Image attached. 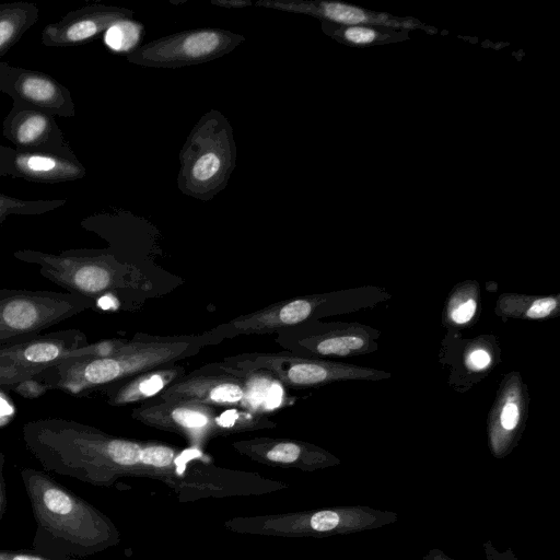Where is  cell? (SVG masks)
<instances>
[{
	"label": "cell",
	"instance_id": "4316f807",
	"mask_svg": "<svg viewBox=\"0 0 560 560\" xmlns=\"http://www.w3.org/2000/svg\"><path fill=\"white\" fill-rule=\"evenodd\" d=\"M490 355L487 351L478 349L470 353L468 365L474 370H481L490 363Z\"/></svg>",
	"mask_w": 560,
	"mask_h": 560
},
{
	"label": "cell",
	"instance_id": "ffe728a7",
	"mask_svg": "<svg viewBox=\"0 0 560 560\" xmlns=\"http://www.w3.org/2000/svg\"><path fill=\"white\" fill-rule=\"evenodd\" d=\"M0 560H78L74 558H50L34 550L0 549Z\"/></svg>",
	"mask_w": 560,
	"mask_h": 560
},
{
	"label": "cell",
	"instance_id": "8fae6325",
	"mask_svg": "<svg viewBox=\"0 0 560 560\" xmlns=\"http://www.w3.org/2000/svg\"><path fill=\"white\" fill-rule=\"evenodd\" d=\"M141 447L133 442L110 438L109 455L114 465L119 467L135 466L140 463Z\"/></svg>",
	"mask_w": 560,
	"mask_h": 560
},
{
	"label": "cell",
	"instance_id": "ac0fdd59",
	"mask_svg": "<svg viewBox=\"0 0 560 560\" xmlns=\"http://www.w3.org/2000/svg\"><path fill=\"white\" fill-rule=\"evenodd\" d=\"M301 455V447L294 443H280L267 453V458L278 463H293Z\"/></svg>",
	"mask_w": 560,
	"mask_h": 560
},
{
	"label": "cell",
	"instance_id": "6da1fadb",
	"mask_svg": "<svg viewBox=\"0 0 560 560\" xmlns=\"http://www.w3.org/2000/svg\"><path fill=\"white\" fill-rule=\"evenodd\" d=\"M36 528L33 550L50 558L83 557L100 550L109 538L102 515L48 472L21 470Z\"/></svg>",
	"mask_w": 560,
	"mask_h": 560
},
{
	"label": "cell",
	"instance_id": "30bf717a",
	"mask_svg": "<svg viewBox=\"0 0 560 560\" xmlns=\"http://www.w3.org/2000/svg\"><path fill=\"white\" fill-rule=\"evenodd\" d=\"M328 374V370L320 364L301 362L287 370L285 380L292 384L312 385L325 381Z\"/></svg>",
	"mask_w": 560,
	"mask_h": 560
},
{
	"label": "cell",
	"instance_id": "5b68a950",
	"mask_svg": "<svg viewBox=\"0 0 560 560\" xmlns=\"http://www.w3.org/2000/svg\"><path fill=\"white\" fill-rule=\"evenodd\" d=\"M171 348L119 346L107 355L70 360L49 368L35 376L48 389H59L71 395H84L96 387L112 383L170 355Z\"/></svg>",
	"mask_w": 560,
	"mask_h": 560
},
{
	"label": "cell",
	"instance_id": "7402d4cb",
	"mask_svg": "<svg viewBox=\"0 0 560 560\" xmlns=\"http://www.w3.org/2000/svg\"><path fill=\"white\" fill-rule=\"evenodd\" d=\"M482 550L487 560H520L511 548L499 550L491 540L482 544Z\"/></svg>",
	"mask_w": 560,
	"mask_h": 560
},
{
	"label": "cell",
	"instance_id": "f1b7e54d",
	"mask_svg": "<svg viewBox=\"0 0 560 560\" xmlns=\"http://www.w3.org/2000/svg\"><path fill=\"white\" fill-rule=\"evenodd\" d=\"M14 24L8 20H0V47L3 46L14 34Z\"/></svg>",
	"mask_w": 560,
	"mask_h": 560
},
{
	"label": "cell",
	"instance_id": "cb8c5ba5",
	"mask_svg": "<svg viewBox=\"0 0 560 560\" xmlns=\"http://www.w3.org/2000/svg\"><path fill=\"white\" fill-rule=\"evenodd\" d=\"M501 425L503 429L511 431L515 429L518 422V409L513 402H508L501 412Z\"/></svg>",
	"mask_w": 560,
	"mask_h": 560
},
{
	"label": "cell",
	"instance_id": "d6986e66",
	"mask_svg": "<svg viewBox=\"0 0 560 560\" xmlns=\"http://www.w3.org/2000/svg\"><path fill=\"white\" fill-rule=\"evenodd\" d=\"M24 398H37L48 390V387L36 377L24 381L11 389Z\"/></svg>",
	"mask_w": 560,
	"mask_h": 560
},
{
	"label": "cell",
	"instance_id": "e0dca14e",
	"mask_svg": "<svg viewBox=\"0 0 560 560\" xmlns=\"http://www.w3.org/2000/svg\"><path fill=\"white\" fill-rule=\"evenodd\" d=\"M174 458V452L166 446H148L141 450L140 463L154 466L166 467Z\"/></svg>",
	"mask_w": 560,
	"mask_h": 560
},
{
	"label": "cell",
	"instance_id": "83f0119b",
	"mask_svg": "<svg viewBox=\"0 0 560 560\" xmlns=\"http://www.w3.org/2000/svg\"><path fill=\"white\" fill-rule=\"evenodd\" d=\"M4 462V454L0 451V521L3 518L8 506L7 488L3 477Z\"/></svg>",
	"mask_w": 560,
	"mask_h": 560
},
{
	"label": "cell",
	"instance_id": "277c9868",
	"mask_svg": "<svg viewBox=\"0 0 560 560\" xmlns=\"http://www.w3.org/2000/svg\"><path fill=\"white\" fill-rule=\"evenodd\" d=\"M92 302L71 292L0 288V346L39 335Z\"/></svg>",
	"mask_w": 560,
	"mask_h": 560
},
{
	"label": "cell",
	"instance_id": "44dd1931",
	"mask_svg": "<svg viewBox=\"0 0 560 560\" xmlns=\"http://www.w3.org/2000/svg\"><path fill=\"white\" fill-rule=\"evenodd\" d=\"M557 306V301L551 298L539 299L535 301L526 312L529 318H544L548 316Z\"/></svg>",
	"mask_w": 560,
	"mask_h": 560
},
{
	"label": "cell",
	"instance_id": "8992f818",
	"mask_svg": "<svg viewBox=\"0 0 560 560\" xmlns=\"http://www.w3.org/2000/svg\"><path fill=\"white\" fill-rule=\"evenodd\" d=\"M245 42L242 34L202 27L183 31L140 45L127 55L130 62L151 68H179L211 61Z\"/></svg>",
	"mask_w": 560,
	"mask_h": 560
},
{
	"label": "cell",
	"instance_id": "d4e9b609",
	"mask_svg": "<svg viewBox=\"0 0 560 560\" xmlns=\"http://www.w3.org/2000/svg\"><path fill=\"white\" fill-rule=\"evenodd\" d=\"M476 302L468 300L464 304L459 305L453 313L452 318L455 323L463 324L468 322L475 314Z\"/></svg>",
	"mask_w": 560,
	"mask_h": 560
},
{
	"label": "cell",
	"instance_id": "2e32d148",
	"mask_svg": "<svg viewBox=\"0 0 560 560\" xmlns=\"http://www.w3.org/2000/svg\"><path fill=\"white\" fill-rule=\"evenodd\" d=\"M47 120L42 115L30 116L18 129V140L30 143L36 140L46 129Z\"/></svg>",
	"mask_w": 560,
	"mask_h": 560
},
{
	"label": "cell",
	"instance_id": "7c38bea8",
	"mask_svg": "<svg viewBox=\"0 0 560 560\" xmlns=\"http://www.w3.org/2000/svg\"><path fill=\"white\" fill-rule=\"evenodd\" d=\"M363 345L364 340L358 336H341L320 341L317 345V351L322 354L346 355Z\"/></svg>",
	"mask_w": 560,
	"mask_h": 560
},
{
	"label": "cell",
	"instance_id": "f546056e",
	"mask_svg": "<svg viewBox=\"0 0 560 560\" xmlns=\"http://www.w3.org/2000/svg\"><path fill=\"white\" fill-rule=\"evenodd\" d=\"M211 3L226 9H242L252 4L248 0H212Z\"/></svg>",
	"mask_w": 560,
	"mask_h": 560
},
{
	"label": "cell",
	"instance_id": "52a82bcc",
	"mask_svg": "<svg viewBox=\"0 0 560 560\" xmlns=\"http://www.w3.org/2000/svg\"><path fill=\"white\" fill-rule=\"evenodd\" d=\"M172 395L175 397H187L191 399H205L206 394L207 400L213 402H235L243 398V388L235 383L230 382H218L213 385L203 383H187L183 386H175L172 388Z\"/></svg>",
	"mask_w": 560,
	"mask_h": 560
},
{
	"label": "cell",
	"instance_id": "7a4b0ae2",
	"mask_svg": "<svg viewBox=\"0 0 560 560\" xmlns=\"http://www.w3.org/2000/svg\"><path fill=\"white\" fill-rule=\"evenodd\" d=\"M233 129L219 110L201 116L179 153L178 189L192 198L209 201L223 190L235 168Z\"/></svg>",
	"mask_w": 560,
	"mask_h": 560
},
{
	"label": "cell",
	"instance_id": "603a6c76",
	"mask_svg": "<svg viewBox=\"0 0 560 560\" xmlns=\"http://www.w3.org/2000/svg\"><path fill=\"white\" fill-rule=\"evenodd\" d=\"M375 35L373 30L366 27H350L345 33L348 40L357 44L371 43L375 38Z\"/></svg>",
	"mask_w": 560,
	"mask_h": 560
},
{
	"label": "cell",
	"instance_id": "9a60e30c",
	"mask_svg": "<svg viewBox=\"0 0 560 560\" xmlns=\"http://www.w3.org/2000/svg\"><path fill=\"white\" fill-rule=\"evenodd\" d=\"M171 417L176 424L187 429L202 428L209 422V418L206 413L188 407L175 408Z\"/></svg>",
	"mask_w": 560,
	"mask_h": 560
},
{
	"label": "cell",
	"instance_id": "1f68e13d",
	"mask_svg": "<svg viewBox=\"0 0 560 560\" xmlns=\"http://www.w3.org/2000/svg\"><path fill=\"white\" fill-rule=\"evenodd\" d=\"M421 560H455L439 548L430 549Z\"/></svg>",
	"mask_w": 560,
	"mask_h": 560
},
{
	"label": "cell",
	"instance_id": "4dcf8cb0",
	"mask_svg": "<svg viewBox=\"0 0 560 560\" xmlns=\"http://www.w3.org/2000/svg\"><path fill=\"white\" fill-rule=\"evenodd\" d=\"M282 390L279 385H272L267 393L268 407H276L281 399Z\"/></svg>",
	"mask_w": 560,
	"mask_h": 560
},
{
	"label": "cell",
	"instance_id": "5bb4252c",
	"mask_svg": "<svg viewBox=\"0 0 560 560\" xmlns=\"http://www.w3.org/2000/svg\"><path fill=\"white\" fill-rule=\"evenodd\" d=\"M311 312L312 305L308 301L295 300L279 308L276 320L283 325H293L306 319Z\"/></svg>",
	"mask_w": 560,
	"mask_h": 560
},
{
	"label": "cell",
	"instance_id": "4fadbf2b",
	"mask_svg": "<svg viewBox=\"0 0 560 560\" xmlns=\"http://www.w3.org/2000/svg\"><path fill=\"white\" fill-rule=\"evenodd\" d=\"M22 93L30 100L35 102H48L56 94L55 85L42 78H26L21 85Z\"/></svg>",
	"mask_w": 560,
	"mask_h": 560
},
{
	"label": "cell",
	"instance_id": "3957f363",
	"mask_svg": "<svg viewBox=\"0 0 560 560\" xmlns=\"http://www.w3.org/2000/svg\"><path fill=\"white\" fill-rule=\"evenodd\" d=\"M118 347L115 341L89 345L86 336L74 328L1 345L0 389L11 390L15 385L62 362L107 355Z\"/></svg>",
	"mask_w": 560,
	"mask_h": 560
},
{
	"label": "cell",
	"instance_id": "ba28073f",
	"mask_svg": "<svg viewBox=\"0 0 560 560\" xmlns=\"http://www.w3.org/2000/svg\"><path fill=\"white\" fill-rule=\"evenodd\" d=\"M143 34L144 27L141 23L121 19L107 27L104 42L115 52L130 54L140 46Z\"/></svg>",
	"mask_w": 560,
	"mask_h": 560
},
{
	"label": "cell",
	"instance_id": "484cf974",
	"mask_svg": "<svg viewBox=\"0 0 560 560\" xmlns=\"http://www.w3.org/2000/svg\"><path fill=\"white\" fill-rule=\"evenodd\" d=\"M56 163L52 159L47 156H31L27 161V166L32 171L36 172H47L51 171L55 167Z\"/></svg>",
	"mask_w": 560,
	"mask_h": 560
},
{
	"label": "cell",
	"instance_id": "9c48e42d",
	"mask_svg": "<svg viewBox=\"0 0 560 560\" xmlns=\"http://www.w3.org/2000/svg\"><path fill=\"white\" fill-rule=\"evenodd\" d=\"M166 380L167 377L160 373L145 376L141 381L139 380L121 387L110 396L109 402L119 405L139 399L140 397H149L162 389L167 382Z\"/></svg>",
	"mask_w": 560,
	"mask_h": 560
}]
</instances>
